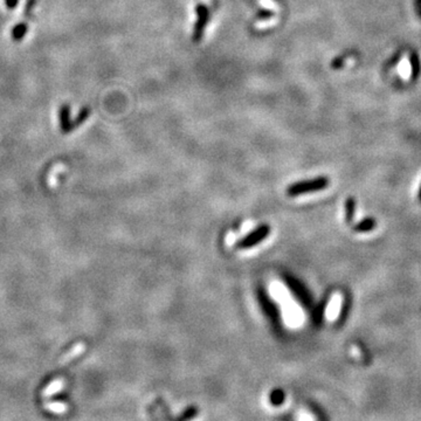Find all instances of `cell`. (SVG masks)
I'll list each match as a JSON object with an SVG mask.
<instances>
[{
	"mask_svg": "<svg viewBox=\"0 0 421 421\" xmlns=\"http://www.w3.org/2000/svg\"><path fill=\"white\" fill-rule=\"evenodd\" d=\"M329 178L324 176L314 178V179L310 180L297 181V183L288 186V189H287V194H288L289 197H297L301 196V194L322 191V190H325L328 186H329Z\"/></svg>",
	"mask_w": 421,
	"mask_h": 421,
	"instance_id": "cell-1",
	"label": "cell"
},
{
	"mask_svg": "<svg viewBox=\"0 0 421 421\" xmlns=\"http://www.w3.org/2000/svg\"><path fill=\"white\" fill-rule=\"evenodd\" d=\"M270 233V227L267 224H263L261 226H259L258 228H255L252 232L247 234L245 238H242L241 240H239L237 242V248L239 249H247V248H252V247L256 246L258 244H260L261 241L265 240V239L269 236Z\"/></svg>",
	"mask_w": 421,
	"mask_h": 421,
	"instance_id": "cell-2",
	"label": "cell"
},
{
	"mask_svg": "<svg viewBox=\"0 0 421 421\" xmlns=\"http://www.w3.org/2000/svg\"><path fill=\"white\" fill-rule=\"evenodd\" d=\"M196 13L197 21L194 24L193 27L192 40L193 42H200L202 35H204L205 28L209 21V10L207 6L204 5V4H198L196 6Z\"/></svg>",
	"mask_w": 421,
	"mask_h": 421,
	"instance_id": "cell-3",
	"label": "cell"
},
{
	"mask_svg": "<svg viewBox=\"0 0 421 421\" xmlns=\"http://www.w3.org/2000/svg\"><path fill=\"white\" fill-rule=\"evenodd\" d=\"M60 128L62 133L72 132V121H71V107L68 104H63L59 111Z\"/></svg>",
	"mask_w": 421,
	"mask_h": 421,
	"instance_id": "cell-4",
	"label": "cell"
},
{
	"mask_svg": "<svg viewBox=\"0 0 421 421\" xmlns=\"http://www.w3.org/2000/svg\"><path fill=\"white\" fill-rule=\"evenodd\" d=\"M84 350H86V344L82 343V342L75 344V345L73 346L72 349L68 351L61 359H60V365H61V366L66 365V364H68L69 362H72L73 359L78 357L79 355L82 354Z\"/></svg>",
	"mask_w": 421,
	"mask_h": 421,
	"instance_id": "cell-5",
	"label": "cell"
},
{
	"mask_svg": "<svg viewBox=\"0 0 421 421\" xmlns=\"http://www.w3.org/2000/svg\"><path fill=\"white\" fill-rule=\"evenodd\" d=\"M410 64H411V80L416 81L421 74V61L420 56L416 52H412L410 54Z\"/></svg>",
	"mask_w": 421,
	"mask_h": 421,
	"instance_id": "cell-6",
	"label": "cell"
},
{
	"mask_svg": "<svg viewBox=\"0 0 421 421\" xmlns=\"http://www.w3.org/2000/svg\"><path fill=\"white\" fill-rule=\"evenodd\" d=\"M376 226H377V221L372 219V218H365V219L359 221L358 224H356L354 227H352V229L357 233H365L375 229Z\"/></svg>",
	"mask_w": 421,
	"mask_h": 421,
	"instance_id": "cell-7",
	"label": "cell"
},
{
	"mask_svg": "<svg viewBox=\"0 0 421 421\" xmlns=\"http://www.w3.org/2000/svg\"><path fill=\"white\" fill-rule=\"evenodd\" d=\"M64 387V380L63 379H55L53 380V382L48 385L47 387L43 388L42 391V396H51L53 394L58 393L59 391H61L62 388Z\"/></svg>",
	"mask_w": 421,
	"mask_h": 421,
	"instance_id": "cell-8",
	"label": "cell"
},
{
	"mask_svg": "<svg viewBox=\"0 0 421 421\" xmlns=\"http://www.w3.org/2000/svg\"><path fill=\"white\" fill-rule=\"evenodd\" d=\"M89 115H90V108L84 107V108L81 109L79 115L76 116V119L74 121H72V130H74V129L79 128L80 125H82L84 122H86Z\"/></svg>",
	"mask_w": 421,
	"mask_h": 421,
	"instance_id": "cell-9",
	"label": "cell"
},
{
	"mask_svg": "<svg viewBox=\"0 0 421 421\" xmlns=\"http://www.w3.org/2000/svg\"><path fill=\"white\" fill-rule=\"evenodd\" d=\"M28 31V26L26 25L25 22H20L18 25H15L13 27V30H12V38H13L14 41H21L24 39V36L26 35Z\"/></svg>",
	"mask_w": 421,
	"mask_h": 421,
	"instance_id": "cell-10",
	"label": "cell"
},
{
	"mask_svg": "<svg viewBox=\"0 0 421 421\" xmlns=\"http://www.w3.org/2000/svg\"><path fill=\"white\" fill-rule=\"evenodd\" d=\"M355 212H356V200L354 198L350 197L347 198L346 201H345V221L346 222H352L354 220V217H355Z\"/></svg>",
	"mask_w": 421,
	"mask_h": 421,
	"instance_id": "cell-11",
	"label": "cell"
},
{
	"mask_svg": "<svg viewBox=\"0 0 421 421\" xmlns=\"http://www.w3.org/2000/svg\"><path fill=\"white\" fill-rule=\"evenodd\" d=\"M44 408L50 410L53 413H58V414H62V413L68 410V406L63 403H50L44 405Z\"/></svg>",
	"mask_w": 421,
	"mask_h": 421,
	"instance_id": "cell-12",
	"label": "cell"
},
{
	"mask_svg": "<svg viewBox=\"0 0 421 421\" xmlns=\"http://www.w3.org/2000/svg\"><path fill=\"white\" fill-rule=\"evenodd\" d=\"M283 400H285V393H283L282 390H275L272 392V394H270V403L275 405V406L281 405L283 403Z\"/></svg>",
	"mask_w": 421,
	"mask_h": 421,
	"instance_id": "cell-13",
	"label": "cell"
},
{
	"mask_svg": "<svg viewBox=\"0 0 421 421\" xmlns=\"http://www.w3.org/2000/svg\"><path fill=\"white\" fill-rule=\"evenodd\" d=\"M198 413V408L194 407V406H190L186 408V410L181 413V414L178 416V420H189V419H192L193 416H196Z\"/></svg>",
	"mask_w": 421,
	"mask_h": 421,
	"instance_id": "cell-14",
	"label": "cell"
},
{
	"mask_svg": "<svg viewBox=\"0 0 421 421\" xmlns=\"http://www.w3.org/2000/svg\"><path fill=\"white\" fill-rule=\"evenodd\" d=\"M274 15V13L270 10H267V9H261L258 11L256 13V18L259 20H268L270 19Z\"/></svg>",
	"mask_w": 421,
	"mask_h": 421,
	"instance_id": "cell-15",
	"label": "cell"
},
{
	"mask_svg": "<svg viewBox=\"0 0 421 421\" xmlns=\"http://www.w3.org/2000/svg\"><path fill=\"white\" fill-rule=\"evenodd\" d=\"M344 63H345V58H344V56H337V58H335L333 60V62H331V68L335 71L342 69L344 67Z\"/></svg>",
	"mask_w": 421,
	"mask_h": 421,
	"instance_id": "cell-16",
	"label": "cell"
},
{
	"mask_svg": "<svg viewBox=\"0 0 421 421\" xmlns=\"http://www.w3.org/2000/svg\"><path fill=\"white\" fill-rule=\"evenodd\" d=\"M35 4H36V0H27L26 6H25V12H24L26 17L31 14V12L32 10H33V7L35 6Z\"/></svg>",
	"mask_w": 421,
	"mask_h": 421,
	"instance_id": "cell-17",
	"label": "cell"
},
{
	"mask_svg": "<svg viewBox=\"0 0 421 421\" xmlns=\"http://www.w3.org/2000/svg\"><path fill=\"white\" fill-rule=\"evenodd\" d=\"M18 3H19V0H5L7 9H10V10L15 9V7H17V5H18Z\"/></svg>",
	"mask_w": 421,
	"mask_h": 421,
	"instance_id": "cell-18",
	"label": "cell"
},
{
	"mask_svg": "<svg viewBox=\"0 0 421 421\" xmlns=\"http://www.w3.org/2000/svg\"><path fill=\"white\" fill-rule=\"evenodd\" d=\"M418 198H419V200L421 201V186H420V189H419V192H418Z\"/></svg>",
	"mask_w": 421,
	"mask_h": 421,
	"instance_id": "cell-19",
	"label": "cell"
}]
</instances>
